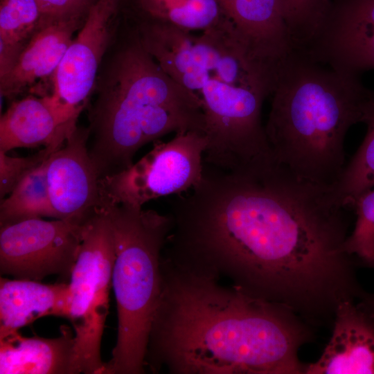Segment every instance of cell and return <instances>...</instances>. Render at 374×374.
Here are the masks:
<instances>
[{
	"label": "cell",
	"mask_w": 374,
	"mask_h": 374,
	"mask_svg": "<svg viewBox=\"0 0 374 374\" xmlns=\"http://www.w3.org/2000/svg\"><path fill=\"white\" fill-rule=\"evenodd\" d=\"M346 209L330 188L275 161L229 172L198 204L193 247L207 269L248 294L308 319L334 317L362 293L344 247Z\"/></svg>",
	"instance_id": "1"
},
{
	"label": "cell",
	"mask_w": 374,
	"mask_h": 374,
	"mask_svg": "<svg viewBox=\"0 0 374 374\" xmlns=\"http://www.w3.org/2000/svg\"><path fill=\"white\" fill-rule=\"evenodd\" d=\"M145 367L174 374H300L310 332L294 312L204 271L161 259Z\"/></svg>",
	"instance_id": "2"
},
{
	"label": "cell",
	"mask_w": 374,
	"mask_h": 374,
	"mask_svg": "<svg viewBox=\"0 0 374 374\" xmlns=\"http://www.w3.org/2000/svg\"><path fill=\"white\" fill-rule=\"evenodd\" d=\"M137 30L163 70L201 101L205 163L231 170L269 155L261 111L276 72L246 52L222 17L197 34L149 19Z\"/></svg>",
	"instance_id": "3"
},
{
	"label": "cell",
	"mask_w": 374,
	"mask_h": 374,
	"mask_svg": "<svg viewBox=\"0 0 374 374\" xmlns=\"http://www.w3.org/2000/svg\"><path fill=\"white\" fill-rule=\"evenodd\" d=\"M367 91L359 75L293 51L278 67L265 126L274 161L332 187L346 166V134L362 121Z\"/></svg>",
	"instance_id": "4"
},
{
	"label": "cell",
	"mask_w": 374,
	"mask_h": 374,
	"mask_svg": "<svg viewBox=\"0 0 374 374\" xmlns=\"http://www.w3.org/2000/svg\"><path fill=\"white\" fill-rule=\"evenodd\" d=\"M89 128L100 179L129 168L138 150L172 132L205 134L199 99L168 75L136 30L116 55Z\"/></svg>",
	"instance_id": "5"
},
{
	"label": "cell",
	"mask_w": 374,
	"mask_h": 374,
	"mask_svg": "<svg viewBox=\"0 0 374 374\" xmlns=\"http://www.w3.org/2000/svg\"><path fill=\"white\" fill-rule=\"evenodd\" d=\"M112 224L115 261L112 284L118 335L103 374H142L161 284V259L172 229L169 214L126 204L103 206Z\"/></svg>",
	"instance_id": "6"
},
{
	"label": "cell",
	"mask_w": 374,
	"mask_h": 374,
	"mask_svg": "<svg viewBox=\"0 0 374 374\" xmlns=\"http://www.w3.org/2000/svg\"><path fill=\"white\" fill-rule=\"evenodd\" d=\"M110 220L101 208L86 224L77 260L69 278L68 319L75 330L73 374H103L100 344L109 310L115 261Z\"/></svg>",
	"instance_id": "7"
},
{
	"label": "cell",
	"mask_w": 374,
	"mask_h": 374,
	"mask_svg": "<svg viewBox=\"0 0 374 374\" xmlns=\"http://www.w3.org/2000/svg\"><path fill=\"white\" fill-rule=\"evenodd\" d=\"M206 134L189 131L176 134L153 148L129 168L100 179L103 206L126 204L142 207L161 197L193 188L202 179Z\"/></svg>",
	"instance_id": "8"
},
{
	"label": "cell",
	"mask_w": 374,
	"mask_h": 374,
	"mask_svg": "<svg viewBox=\"0 0 374 374\" xmlns=\"http://www.w3.org/2000/svg\"><path fill=\"white\" fill-rule=\"evenodd\" d=\"M121 0H97L89 7L76 37L66 50L45 96L59 122L75 129L94 87L102 58L118 26Z\"/></svg>",
	"instance_id": "9"
},
{
	"label": "cell",
	"mask_w": 374,
	"mask_h": 374,
	"mask_svg": "<svg viewBox=\"0 0 374 374\" xmlns=\"http://www.w3.org/2000/svg\"><path fill=\"white\" fill-rule=\"evenodd\" d=\"M87 222L32 218L0 225L1 274L38 281L52 274L70 278Z\"/></svg>",
	"instance_id": "10"
},
{
	"label": "cell",
	"mask_w": 374,
	"mask_h": 374,
	"mask_svg": "<svg viewBox=\"0 0 374 374\" xmlns=\"http://www.w3.org/2000/svg\"><path fill=\"white\" fill-rule=\"evenodd\" d=\"M89 132L77 127L46 160L54 218L86 222L103 206L100 178L89 152Z\"/></svg>",
	"instance_id": "11"
},
{
	"label": "cell",
	"mask_w": 374,
	"mask_h": 374,
	"mask_svg": "<svg viewBox=\"0 0 374 374\" xmlns=\"http://www.w3.org/2000/svg\"><path fill=\"white\" fill-rule=\"evenodd\" d=\"M304 53L359 76L374 69V0H335L321 34Z\"/></svg>",
	"instance_id": "12"
},
{
	"label": "cell",
	"mask_w": 374,
	"mask_h": 374,
	"mask_svg": "<svg viewBox=\"0 0 374 374\" xmlns=\"http://www.w3.org/2000/svg\"><path fill=\"white\" fill-rule=\"evenodd\" d=\"M229 30L256 61L276 71L293 51L278 0H217Z\"/></svg>",
	"instance_id": "13"
},
{
	"label": "cell",
	"mask_w": 374,
	"mask_h": 374,
	"mask_svg": "<svg viewBox=\"0 0 374 374\" xmlns=\"http://www.w3.org/2000/svg\"><path fill=\"white\" fill-rule=\"evenodd\" d=\"M374 373V322L353 301L341 302L330 341L305 374Z\"/></svg>",
	"instance_id": "14"
},
{
	"label": "cell",
	"mask_w": 374,
	"mask_h": 374,
	"mask_svg": "<svg viewBox=\"0 0 374 374\" xmlns=\"http://www.w3.org/2000/svg\"><path fill=\"white\" fill-rule=\"evenodd\" d=\"M81 19L74 17L40 24L11 70L0 78L1 96L12 98L46 80L53 82L73 33L83 24Z\"/></svg>",
	"instance_id": "15"
},
{
	"label": "cell",
	"mask_w": 374,
	"mask_h": 374,
	"mask_svg": "<svg viewBox=\"0 0 374 374\" xmlns=\"http://www.w3.org/2000/svg\"><path fill=\"white\" fill-rule=\"evenodd\" d=\"M70 287L66 283L0 278V339L45 316L68 319Z\"/></svg>",
	"instance_id": "16"
},
{
	"label": "cell",
	"mask_w": 374,
	"mask_h": 374,
	"mask_svg": "<svg viewBox=\"0 0 374 374\" xmlns=\"http://www.w3.org/2000/svg\"><path fill=\"white\" fill-rule=\"evenodd\" d=\"M74 355V336L66 326L51 339L17 332L0 339V373L73 374Z\"/></svg>",
	"instance_id": "17"
},
{
	"label": "cell",
	"mask_w": 374,
	"mask_h": 374,
	"mask_svg": "<svg viewBox=\"0 0 374 374\" xmlns=\"http://www.w3.org/2000/svg\"><path fill=\"white\" fill-rule=\"evenodd\" d=\"M75 130L60 124L44 96L30 95L13 101L1 116L0 151L39 146L60 148Z\"/></svg>",
	"instance_id": "18"
},
{
	"label": "cell",
	"mask_w": 374,
	"mask_h": 374,
	"mask_svg": "<svg viewBox=\"0 0 374 374\" xmlns=\"http://www.w3.org/2000/svg\"><path fill=\"white\" fill-rule=\"evenodd\" d=\"M361 122L367 125L364 139L337 181L330 187L335 201L346 208H353L360 195L374 187V91H367Z\"/></svg>",
	"instance_id": "19"
},
{
	"label": "cell",
	"mask_w": 374,
	"mask_h": 374,
	"mask_svg": "<svg viewBox=\"0 0 374 374\" xmlns=\"http://www.w3.org/2000/svg\"><path fill=\"white\" fill-rule=\"evenodd\" d=\"M144 19L187 31L206 29L220 20L217 0H132Z\"/></svg>",
	"instance_id": "20"
},
{
	"label": "cell",
	"mask_w": 374,
	"mask_h": 374,
	"mask_svg": "<svg viewBox=\"0 0 374 374\" xmlns=\"http://www.w3.org/2000/svg\"><path fill=\"white\" fill-rule=\"evenodd\" d=\"M47 159L29 172L8 197L1 200L0 225L54 217L46 178Z\"/></svg>",
	"instance_id": "21"
},
{
	"label": "cell",
	"mask_w": 374,
	"mask_h": 374,
	"mask_svg": "<svg viewBox=\"0 0 374 374\" xmlns=\"http://www.w3.org/2000/svg\"><path fill=\"white\" fill-rule=\"evenodd\" d=\"M278 1L294 51H305L321 34L335 0Z\"/></svg>",
	"instance_id": "22"
},
{
	"label": "cell",
	"mask_w": 374,
	"mask_h": 374,
	"mask_svg": "<svg viewBox=\"0 0 374 374\" xmlns=\"http://www.w3.org/2000/svg\"><path fill=\"white\" fill-rule=\"evenodd\" d=\"M42 17L38 0H1L0 42L24 48Z\"/></svg>",
	"instance_id": "23"
},
{
	"label": "cell",
	"mask_w": 374,
	"mask_h": 374,
	"mask_svg": "<svg viewBox=\"0 0 374 374\" xmlns=\"http://www.w3.org/2000/svg\"><path fill=\"white\" fill-rule=\"evenodd\" d=\"M357 221L345 242L348 254L366 266L374 269V187L355 201Z\"/></svg>",
	"instance_id": "24"
},
{
	"label": "cell",
	"mask_w": 374,
	"mask_h": 374,
	"mask_svg": "<svg viewBox=\"0 0 374 374\" xmlns=\"http://www.w3.org/2000/svg\"><path fill=\"white\" fill-rule=\"evenodd\" d=\"M60 148L44 147L33 155L24 157L8 156L0 151V197L9 195L17 185L33 169L42 164Z\"/></svg>",
	"instance_id": "25"
},
{
	"label": "cell",
	"mask_w": 374,
	"mask_h": 374,
	"mask_svg": "<svg viewBox=\"0 0 374 374\" xmlns=\"http://www.w3.org/2000/svg\"><path fill=\"white\" fill-rule=\"evenodd\" d=\"M42 12L40 24L81 17L90 0H38Z\"/></svg>",
	"instance_id": "26"
},
{
	"label": "cell",
	"mask_w": 374,
	"mask_h": 374,
	"mask_svg": "<svg viewBox=\"0 0 374 374\" xmlns=\"http://www.w3.org/2000/svg\"><path fill=\"white\" fill-rule=\"evenodd\" d=\"M357 307L374 322V295L363 293Z\"/></svg>",
	"instance_id": "27"
}]
</instances>
